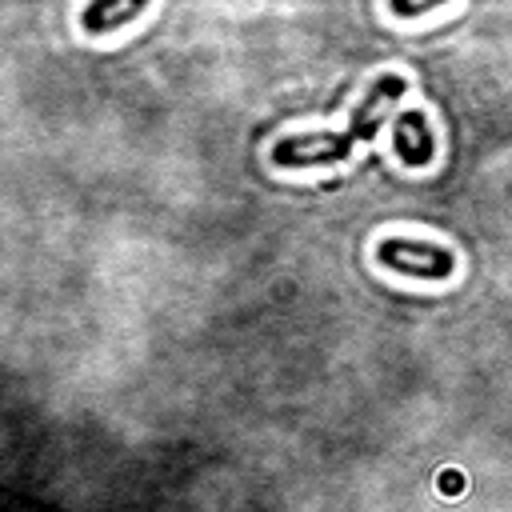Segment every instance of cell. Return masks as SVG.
<instances>
[{
    "instance_id": "1",
    "label": "cell",
    "mask_w": 512,
    "mask_h": 512,
    "mask_svg": "<svg viewBox=\"0 0 512 512\" xmlns=\"http://www.w3.org/2000/svg\"><path fill=\"white\" fill-rule=\"evenodd\" d=\"M404 96V76L388 72L380 76L364 96L360 104L352 108V120L340 128V132H300V136H284L276 148H272V164L280 168H316V164H336V160H348L352 144H368L380 128H384V116L388 108Z\"/></svg>"
},
{
    "instance_id": "2",
    "label": "cell",
    "mask_w": 512,
    "mask_h": 512,
    "mask_svg": "<svg viewBox=\"0 0 512 512\" xmlns=\"http://www.w3.org/2000/svg\"><path fill=\"white\" fill-rule=\"evenodd\" d=\"M376 260L392 272L404 276H420V280H448L452 276V252L436 248V244H420V240H404V236H388L376 248Z\"/></svg>"
},
{
    "instance_id": "3",
    "label": "cell",
    "mask_w": 512,
    "mask_h": 512,
    "mask_svg": "<svg viewBox=\"0 0 512 512\" xmlns=\"http://www.w3.org/2000/svg\"><path fill=\"white\" fill-rule=\"evenodd\" d=\"M392 148H396V156H400L408 168H420V164L432 160L436 140H432V128H428L424 112H400V116H396Z\"/></svg>"
},
{
    "instance_id": "4",
    "label": "cell",
    "mask_w": 512,
    "mask_h": 512,
    "mask_svg": "<svg viewBox=\"0 0 512 512\" xmlns=\"http://www.w3.org/2000/svg\"><path fill=\"white\" fill-rule=\"evenodd\" d=\"M140 12H144L140 0H136V4H88L84 16H80V24H84L88 36H104V32H116L120 24L136 20Z\"/></svg>"
},
{
    "instance_id": "5",
    "label": "cell",
    "mask_w": 512,
    "mask_h": 512,
    "mask_svg": "<svg viewBox=\"0 0 512 512\" xmlns=\"http://www.w3.org/2000/svg\"><path fill=\"white\" fill-rule=\"evenodd\" d=\"M432 8H436V4H416V8H412V4H392L396 16H420V12H432Z\"/></svg>"
}]
</instances>
